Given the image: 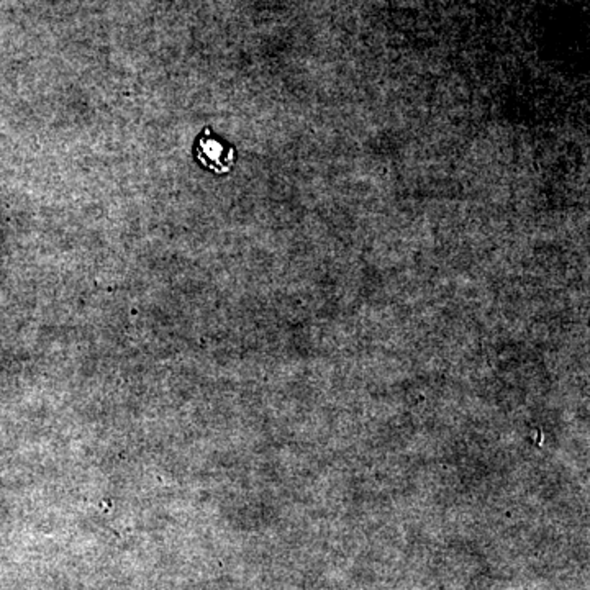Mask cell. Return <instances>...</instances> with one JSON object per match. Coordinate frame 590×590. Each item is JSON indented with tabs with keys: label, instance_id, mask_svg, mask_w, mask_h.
<instances>
[{
	"label": "cell",
	"instance_id": "obj_1",
	"mask_svg": "<svg viewBox=\"0 0 590 590\" xmlns=\"http://www.w3.org/2000/svg\"><path fill=\"white\" fill-rule=\"evenodd\" d=\"M195 156L200 164L217 174H225L231 169L235 163V150L225 143L212 136L209 129H205L204 135L199 138L195 145Z\"/></svg>",
	"mask_w": 590,
	"mask_h": 590
}]
</instances>
